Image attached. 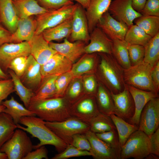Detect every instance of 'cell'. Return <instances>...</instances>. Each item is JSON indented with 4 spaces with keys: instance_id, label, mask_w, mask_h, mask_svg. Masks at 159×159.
Wrapping results in <instances>:
<instances>
[{
    "instance_id": "1",
    "label": "cell",
    "mask_w": 159,
    "mask_h": 159,
    "mask_svg": "<svg viewBox=\"0 0 159 159\" xmlns=\"http://www.w3.org/2000/svg\"><path fill=\"white\" fill-rule=\"evenodd\" d=\"M71 107L64 97L40 99L33 97L27 109L47 122H60L71 117Z\"/></svg>"
},
{
    "instance_id": "2",
    "label": "cell",
    "mask_w": 159,
    "mask_h": 159,
    "mask_svg": "<svg viewBox=\"0 0 159 159\" xmlns=\"http://www.w3.org/2000/svg\"><path fill=\"white\" fill-rule=\"evenodd\" d=\"M17 126V128L29 133L39 141V143L34 145V149L43 145H50L54 146L58 153H60L68 145L46 125L45 121L38 117H23Z\"/></svg>"
},
{
    "instance_id": "3",
    "label": "cell",
    "mask_w": 159,
    "mask_h": 159,
    "mask_svg": "<svg viewBox=\"0 0 159 159\" xmlns=\"http://www.w3.org/2000/svg\"><path fill=\"white\" fill-rule=\"evenodd\" d=\"M97 53L100 58L98 64V74L104 86L113 94L122 92L126 84L123 78L124 69L112 54Z\"/></svg>"
},
{
    "instance_id": "4",
    "label": "cell",
    "mask_w": 159,
    "mask_h": 159,
    "mask_svg": "<svg viewBox=\"0 0 159 159\" xmlns=\"http://www.w3.org/2000/svg\"><path fill=\"white\" fill-rule=\"evenodd\" d=\"M153 67L143 61L128 68L124 69L123 78L125 83L139 89L157 92L151 78Z\"/></svg>"
},
{
    "instance_id": "5",
    "label": "cell",
    "mask_w": 159,
    "mask_h": 159,
    "mask_svg": "<svg viewBox=\"0 0 159 159\" xmlns=\"http://www.w3.org/2000/svg\"><path fill=\"white\" fill-rule=\"evenodd\" d=\"M149 137L139 130L133 133L121 147L120 159L145 158L151 153Z\"/></svg>"
},
{
    "instance_id": "6",
    "label": "cell",
    "mask_w": 159,
    "mask_h": 159,
    "mask_svg": "<svg viewBox=\"0 0 159 159\" xmlns=\"http://www.w3.org/2000/svg\"><path fill=\"white\" fill-rule=\"evenodd\" d=\"M17 128L0 149V152L5 153L8 159H24L34 149V145L26 132Z\"/></svg>"
},
{
    "instance_id": "7",
    "label": "cell",
    "mask_w": 159,
    "mask_h": 159,
    "mask_svg": "<svg viewBox=\"0 0 159 159\" xmlns=\"http://www.w3.org/2000/svg\"><path fill=\"white\" fill-rule=\"evenodd\" d=\"M45 124L67 145L71 144L73 135L85 134L90 130L88 124L72 116L60 122L45 121Z\"/></svg>"
},
{
    "instance_id": "8",
    "label": "cell",
    "mask_w": 159,
    "mask_h": 159,
    "mask_svg": "<svg viewBox=\"0 0 159 159\" xmlns=\"http://www.w3.org/2000/svg\"><path fill=\"white\" fill-rule=\"evenodd\" d=\"M75 6L74 4L67 5L36 15L37 26L34 35L39 34L44 30L55 26L72 17Z\"/></svg>"
},
{
    "instance_id": "9",
    "label": "cell",
    "mask_w": 159,
    "mask_h": 159,
    "mask_svg": "<svg viewBox=\"0 0 159 159\" xmlns=\"http://www.w3.org/2000/svg\"><path fill=\"white\" fill-rule=\"evenodd\" d=\"M138 130L149 137L159 128V97L150 100L145 105L140 114Z\"/></svg>"
},
{
    "instance_id": "10",
    "label": "cell",
    "mask_w": 159,
    "mask_h": 159,
    "mask_svg": "<svg viewBox=\"0 0 159 159\" xmlns=\"http://www.w3.org/2000/svg\"><path fill=\"white\" fill-rule=\"evenodd\" d=\"M75 4L72 16L71 32L67 39L72 42L81 41L87 43L89 42L90 33L85 9L77 3Z\"/></svg>"
},
{
    "instance_id": "11",
    "label": "cell",
    "mask_w": 159,
    "mask_h": 159,
    "mask_svg": "<svg viewBox=\"0 0 159 159\" xmlns=\"http://www.w3.org/2000/svg\"><path fill=\"white\" fill-rule=\"evenodd\" d=\"M30 53V48L28 42L4 43L0 46V67L6 73L13 59L20 56L28 57Z\"/></svg>"
},
{
    "instance_id": "12",
    "label": "cell",
    "mask_w": 159,
    "mask_h": 159,
    "mask_svg": "<svg viewBox=\"0 0 159 159\" xmlns=\"http://www.w3.org/2000/svg\"><path fill=\"white\" fill-rule=\"evenodd\" d=\"M108 11L113 18L128 27L133 24L135 19L142 15L133 9L131 0H114L112 1Z\"/></svg>"
},
{
    "instance_id": "13",
    "label": "cell",
    "mask_w": 159,
    "mask_h": 159,
    "mask_svg": "<svg viewBox=\"0 0 159 159\" xmlns=\"http://www.w3.org/2000/svg\"><path fill=\"white\" fill-rule=\"evenodd\" d=\"M90 143V152L95 159H120V150L117 149L99 138L90 130L85 134Z\"/></svg>"
},
{
    "instance_id": "14",
    "label": "cell",
    "mask_w": 159,
    "mask_h": 159,
    "mask_svg": "<svg viewBox=\"0 0 159 159\" xmlns=\"http://www.w3.org/2000/svg\"><path fill=\"white\" fill-rule=\"evenodd\" d=\"M111 93L114 105V114L127 121L132 117L135 111L134 100L127 85L125 84L122 92Z\"/></svg>"
},
{
    "instance_id": "15",
    "label": "cell",
    "mask_w": 159,
    "mask_h": 159,
    "mask_svg": "<svg viewBox=\"0 0 159 159\" xmlns=\"http://www.w3.org/2000/svg\"><path fill=\"white\" fill-rule=\"evenodd\" d=\"M100 113L95 97L93 95L82 99L70 109L71 116L88 125L91 120Z\"/></svg>"
},
{
    "instance_id": "16",
    "label": "cell",
    "mask_w": 159,
    "mask_h": 159,
    "mask_svg": "<svg viewBox=\"0 0 159 159\" xmlns=\"http://www.w3.org/2000/svg\"><path fill=\"white\" fill-rule=\"evenodd\" d=\"M96 26L100 28L112 40H124L128 29L125 24L113 18L108 11L102 15Z\"/></svg>"
},
{
    "instance_id": "17",
    "label": "cell",
    "mask_w": 159,
    "mask_h": 159,
    "mask_svg": "<svg viewBox=\"0 0 159 159\" xmlns=\"http://www.w3.org/2000/svg\"><path fill=\"white\" fill-rule=\"evenodd\" d=\"M72 62L64 56L57 52L45 63L41 66L42 78L52 76H59L70 71Z\"/></svg>"
},
{
    "instance_id": "18",
    "label": "cell",
    "mask_w": 159,
    "mask_h": 159,
    "mask_svg": "<svg viewBox=\"0 0 159 159\" xmlns=\"http://www.w3.org/2000/svg\"><path fill=\"white\" fill-rule=\"evenodd\" d=\"M112 45V40L100 28L96 26L90 34L89 43L85 47V53L111 54Z\"/></svg>"
},
{
    "instance_id": "19",
    "label": "cell",
    "mask_w": 159,
    "mask_h": 159,
    "mask_svg": "<svg viewBox=\"0 0 159 159\" xmlns=\"http://www.w3.org/2000/svg\"><path fill=\"white\" fill-rule=\"evenodd\" d=\"M40 65L31 55L27 57L25 70L19 77L22 83L34 92L39 85L42 77L40 71Z\"/></svg>"
},
{
    "instance_id": "20",
    "label": "cell",
    "mask_w": 159,
    "mask_h": 159,
    "mask_svg": "<svg viewBox=\"0 0 159 159\" xmlns=\"http://www.w3.org/2000/svg\"><path fill=\"white\" fill-rule=\"evenodd\" d=\"M28 42L30 48V54L41 66L57 52L49 46L42 33L34 35Z\"/></svg>"
},
{
    "instance_id": "21",
    "label": "cell",
    "mask_w": 159,
    "mask_h": 159,
    "mask_svg": "<svg viewBox=\"0 0 159 159\" xmlns=\"http://www.w3.org/2000/svg\"><path fill=\"white\" fill-rule=\"evenodd\" d=\"M127 85L134 100L135 111L132 117L127 122L138 126L140 114L144 107L150 100L159 97V94L154 91H145Z\"/></svg>"
},
{
    "instance_id": "22",
    "label": "cell",
    "mask_w": 159,
    "mask_h": 159,
    "mask_svg": "<svg viewBox=\"0 0 159 159\" xmlns=\"http://www.w3.org/2000/svg\"><path fill=\"white\" fill-rule=\"evenodd\" d=\"M48 43L52 48L66 57L72 63L85 54V43L82 41L72 42L65 38L62 43H59L50 42Z\"/></svg>"
},
{
    "instance_id": "23",
    "label": "cell",
    "mask_w": 159,
    "mask_h": 159,
    "mask_svg": "<svg viewBox=\"0 0 159 159\" xmlns=\"http://www.w3.org/2000/svg\"><path fill=\"white\" fill-rule=\"evenodd\" d=\"M37 26V21L34 16L19 19L16 30L11 34L10 43L29 42L35 35Z\"/></svg>"
},
{
    "instance_id": "24",
    "label": "cell",
    "mask_w": 159,
    "mask_h": 159,
    "mask_svg": "<svg viewBox=\"0 0 159 159\" xmlns=\"http://www.w3.org/2000/svg\"><path fill=\"white\" fill-rule=\"evenodd\" d=\"M112 0H90L85 10L88 29L90 34L96 27L102 15L108 11Z\"/></svg>"
},
{
    "instance_id": "25",
    "label": "cell",
    "mask_w": 159,
    "mask_h": 159,
    "mask_svg": "<svg viewBox=\"0 0 159 159\" xmlns=\"http://www.w3.org/2000/svg\"><path fill=\"white\" fill-rule=\"evenodd\" d=\"M19 18L12 0H0V23L11 34L16 30Z\"/></svg>"
},
{
    "instance_id": "26",
    "label": "cell",
    "mask_w": 159,
    "mask_h": 159,
    "mask_svg": "<svg viewBox=\"0 0 159 159\" xmlns=\"http://www.w3.org/2000/svg\"><path fill=\"white\" fill-rule=\"evenodd\" d=\"M12 2L19 19L40 15L49 11L41 6L36 0H14Z\"/></svg>"
},
{
    "instance_id": "27",
    "label": "cell",
    "mask_w": 159,
    "mask_h": 159,
    "mask_svg": "<svg viewBox=\"0 0 159 159\" xmlns=\"http://www.w3.org/2000/svg\"><path fill=\"white\" fill-rule=\"evenodd\" d=\"M72 21V16L55 26L44 30L42 33L43 37L48 42L67 39L71 32Z\"/></svg>"
},
{
    "instance_id": "28",
    "label": "cell",
    "mask_w": 159,
    "mask_h": 159,
    "mask_svg": "<svg viewBox=\"0 0 159 159\" xmlns=\"http://www.w3.org/2000/svg\"><path fill=\"white\" fill-rule=\"evenodd\" d=\"M100 112L110 116L114 113V105L111 92L101 83H99L95 96Z\"/></svg>"
},
{
    "instance_id": "29",
    "label": "cell",
    "mask_w": 159,
    "mask_h": 159,
    "mask_svg": "<svg viewBox=\"0 0 159 159\" xmlns=\"http://www.w3.org/2000/svg\"><path fill=\"white\" fill-rule=\"evenodd\" d=\"M1 104L6 107L3 112L10 115L17 125L19 124L20 119L23 117L36 116L32 112L15 100L13 96L9 100L3 101Z\"/></svg>"
},
{
    "instance_id": "30",
    "label": "cell",
    "mask_w": 159,
    "mask_h": 159,
    "mask_svg": "<svg viewBox=\"0 0 159 159\" xmlns=\"http://www.w3.org/2000/svg\"><path fill=\"white\" fill-rule=\"evenodd\" d=\"M75 64L72 65L71 71L74 78L93 71L97 62V53L86 54Z\"/></svg>"
},
{
    "instance_id": "31",
    "label": "cell",
    "mask_w": 159,
    "mask_h": 159,
    "mask_svg": "<svg viewBox=\"0 0 159 159\" xmlns=\"http://www.w3.org/2000/svg\"><path fill=\"white\" fill-rule=\"evenodd\" d=\"M116 127L121 147L125 143L130 135L138 130V127L131 124L114 114L110 116Z\"/></svg>"
},
{
    "instance_id": "32",
    "label": "cell",
    "mask_w": 159,
    "mask_h": 159,
    "mask_svg": "<svg viewBox=\"0 0 159 159\" xmlns=\"http://www.w3.org/2000/svg\"><path fill=\"white\" fill-rule=\"evenodd\" d=\"M124 40H112L111 54L117 63L124 69L131 66L127 48Z\"/></svg>"
},
{
    "instance_id": "33",
    "label": "cell",
    "mask_w": 159,
    "mask_h": 159,
    "mask_svg": "<svg viewBox=\"0 0 159 159\" xmlns=\"http://www.w3.org/2000/svg\"><path fill=\"white\" fill-rule=\"evenodd\" d=\"M58 76L52 75L42 78L38 88L34 92L35 97L40 99L55 97L56 80Z\"/></svg>"
},
{
    "instance_id": "34",
    "label": "cell",
    "mask_w": 159,
    "mask_h": 159,
    "mask_svg": "<svg viewBox=\"0 0 159 159\" xmlns=\"http://www.w3.org/2000/svg\"><path fill=\"white\" fill-rule=\"evenodd\" d=\"M17 128V125L10 115L4 112H0V149Z\"/></svg>"
},
{
    "instance_id": "35",
    "label": "cell",
    "mask_w": 159,
    "mask_h": 159,
    "mask_svg": "<svg viewBox=\"0 0 159 159\" xmlns=\"http://www.w3.org/2000/svg\"><path fill=\"white\" fill-rule=\"evenodd\" d=\"M152 38L141 28L133 24L128 27L124 40L128 44H138L145 47Z\"/></svg>"
},
{
    "instance_id": "36",
    "label": "cell",
    "mask_w": 159,
    "mask_h": 159,
    "mask_svg": "<svg viewBox=\"0 0 159 159\" xmlns=\"http://www.w3.org/2000/svg\"><path fill=\"white\" fill-rule=\"evenodd\" d=\"M89 125L90 130L95 133L116 130L110 117L100 112L91 120Z\"/></svg>"
},
{
    "instance_id": "37",
    "label": "cell",
    "mask_w": 159,
    "mask_h": 159,
    "mask_svg": "<svg viewBox=\"0 0 159 159\" xmlns=\"http://www.w3.org/2000/svg\"><path fill=\"white\" fill-rule=\"evenodd\" d=\"M133 22L152 37L159 33V16L142 15Z\"/></svg>"
},
{
    "instance_id": "38",
    "label": "cell",
    "mask_w": 159,
    "mask_h": 159,
    "mask_svg": "<svg viewBox=\"0 0 159 159\" xmlns=\"http://www.w3.org/2000/svg\"><path fill=\"white\" fill-rule=\"evenodd\" d=\"M7 72L13 81L15 92L27 108L32 98L34 95V92L24 85L12 70L9 69Z\"/></svg>"
},
{
    "instance_id": "39",
    "label": "cell",
    "mask_w": 159,
    "mask_h": 159,
    "mask_svg": "<svg viewBox=\"0 0 159 159\" xmlns=\"http://www.w3.org/2000/svg\"><path fill=\"white\" fill-rule=\"evenodd\" d=\"M144 47L143 61L153 66L159 61V33L152 37Z\"/></svg>"
},
{
    "instance_id": "40",
    "label": "cell",
    "mask_w": 159,
    "mask_h": 159,
    "mask_svg": "<svg viewBox=\"0 0 159 159\" xmlns=\"http://www.w3.org/2000/svg\"><path fill=\"white\" fill-rule=\"evenodd\" d=\"M74 78L71 70L58 76L55 82L56 92L55 97H64L68 85Z\"/></svg>"
},
{
    "instance_id": "41",
    "label": "cell",
    "mask_w": 159,
    "mask_h": 159,
    "mask_svg": "<svg viewBox=\"0 0 159 159\" xmlns=\"http://www.w3.org/2000/svg\"><path fill=\"white\" fill-rule=\"evenodd\" d=\"M89 151L81 150L76 148L71 144L68 145L62 152L58 153L52 157L51 159H66L74 157L83 156H92Z\"/></svg>"
},
{
    "instance_id": "42",
    "label": "cell",
    "mask_w": 159,
    "mask_h": 159,
    "mask_svg": "<svg viewBox=\"0 0 159 159\" xmlns=\"http://www.w3.org/2000/svg\"><path fill=\"white\" fill-rule=\"evenodd\" d=\"M127 48L131 66L136 65L143 61L145 54L144 46L127 44Z\"/></svg>"
},
{
    "instance_id": "43",
    "label": "cell",
    "mask_w": 159,
    "mask_h": 159,
    "mask_svg": "<svg viewBox=\"0 0 159 159\" xmlns=\"http://www.w3.org/2000/svg\"><path fill=\"white\" fill-rule=\"evenodd\" d=\"M95 134L99 138L104 142L117 149L121 150V147L116 130Z\"/></svg>"
},
{
    "instance_id": "44",
    "label": "cell",
    "mask_w": 159,
    "mask_h": 159,
    "mask_svg": "<svg viewBox=\"0 0 159 159\" xmlns=\"http://www.w3.org/2000/svg\"><path fill=\"white\" fill-rule=\"evenodd\" d=\"M42 7L49 10H56L74 3L71 0H36Z\"/></svg>"
},
{
    "instance_id": "45",
    "label": "cell",
    "mask_w": 159,
    "mask_h": 159,
    "mask_svg": "<svg viewBox=\"0 0 159 159\" xmlns=\"http://www.w3.org/2000/svg\"><path fill=\"white\" fill-rule=\"evenodd\" d=\"M71 145L78 149L90 152L91 146L85 134L78 133L73 135Z\"/></svg>"
},
{
    "instance_id": "46",
    "label": "cell",
    "mask_w": 159,
    "mask_h": 159,
    "mask_svg": "<svg viewBox=\"0 0 159 159\" xmlns=\"http://www.w3.org/2000/svg\"><path fill=\"white\" fill-rule=\"evenodd\" d=\"M28 57H17L13 59L10 64L9 69L12 70L19 77L21 76L25 70Z\"/></svg>"
},
{
    "instance_id": "47",
    "label": "cell",
    "mask_w": 159,
    "mask_h": 159,
    "mask_svg": "<svg viewBox=\"0 0 159 159\" xmlns=\"http://www.w3.org/2000/svg\"><path fill=\"white\" fill-rule=\"evenodd\" d=\"M15 92L11 78L0 80V105L11 93Z\"/></svg>"
},
{
    "instance_id": "48",
    "label": "cell",
    "mask_w": 159,
    "mask_h": 159,
    "mask_svg": "<svg viewBox=\"0 0 159 159\" xmlns=\"http://www.w3.org/2000/svg\"><path fill=\"white\" fill-rule=\"evenodd\" d=\"M140 13L142 15L159 16V0H147Z\"/></svg>"
},
{
    "instance_id": "49",
    "label": "cell",
    "mask_w": 159,
    "mask_h": 159,
    "mask_svg": "<svg viewBox=\"0 0 159 159\" xmlns=\"http://www.w3.org/2000/svg\"><path fill=\"white\" fill-rule=\"evenodd\" d=\"M82 93L80 82L79 81L74 82L67 92V97L71 102L76 100L79 97Z\"/></svg>"
},
{
    "instance_id": "50",
    "label": "cell",
    "mask_w": 159,
    "mask_h": 159,
    "mask_svg": "<svg viewBox=\"0 0 159 159\" xmlns=\"http://www.w3.org/2000/svg\"><path fill=\"white\" fill-rule=\"evenodd\" d=\"M84 84L86 92L89 95L95 96L98 87L95 77L93 75L87 77L84 80Z\"/></svg>"
},
{
    "instance_id": "51",
    "label": "cell",
    "mask_w": 159,
    "mask_h": 159,
    "mask_svg": "<svg viewBox=\"0 0 159 159\" xmlns=\"http://www.w3.org/2000/svg\"><path fill=\"white\" fill-rule=\"evenodd\" d=\"M48 151L45 145L42 146L34 151H32L24 159H48Z\"/></svg>"
},
{
    "instance_id": "52",
    "label": "cell",
    "mask_w": 159,
    "mask_h": 159,
    "mask_svg": "<svg viewBox=\"0 0 159 159\" xmlns=\"http://www.w3.org/2000/svg\"><path fill=\"white\" fill-rule=\"evenodd\" d=\"M151 153L159 156V128L150 137Z\"/></svg>"
},
{
    "instance_id": "53",
    "label": "cell",
    "mask_w": 159,
    "mask_h": 159,
    "mask_svg": "<svg viewBox=\"0 0 159 159\" xmlns=\"http://www.w3.org/2000/svg\"><path fill=\"white\" fill-rule=\"evenodd\" d=\"M151 78L156 92H159V61L153 67L151 71Z\"/></svg>"
},
{
    "instance_id": "54",
    "label": "cell",
    "mask_w": 159,
    "mask_h": 159,
    "mask_svg": "<svg viewBox=\"0 0 159 159\" xmlns=\"http://www.w3.org/2000/svg\"><path fill=\"white\" fill-rule=\"evenodd\" d=\"M11 33L0 23V46L3 44L10 42Z\"/></svg>"
},
{
    "instance_id": "55",
    "label": "cell",
    "mask_w": 159,
    "mask_h": 159,
    "mask_svg": "<svg viewBox=\"0 0 159 159\" xmlns=\"http://www.w3.org/2000/svg\"><path fill=\"white\" fill-rule=\"evenodd\" d=\"M132 6L136 11L140 13L144 8L147 0H131Z\"/></svg>"
},
{
    "instance_id": "56",
    "label": "cell",
    "mask_w": 159,
    "mask_h": 159,
    "mask_svg": "<svg viewBox=\"0 0 159 159\" xmlns=\"http://www.w3.org/2000/svg\"><path fill=\"white\" fill-rule=\"evenodd\" d=\"M72 1H75L77 2V3L81 5L85 9L87 7L90 0H71Z\"/></svg>"
},
{
    "instance_id": "57",
    "label": "cell",
    "mask_w": 159,
    "mask_h": 159,
    "mask_svg": "<svg viewBox=\"0 0 159 159\" xmlns=\"http://www.w3.org/2000/svg\"><path fill=\"white\" fill-rule=\"evenodd\" d=\"M9 78L8 74L5 72L0 67V80L6 79Z\"/></svg>"
},
{
    "instance_id": "58",
    "label": "cell",
    "mask_w": 159,
    "mask_h": 159,
    "mask_svg": "<svg viewBox=\"0 0 159 159\" xmlns=\"http://www.w3.org/2000/svg\"><path fill=\"white\" fill-rule=\"evenodd\" d=\"M158 156L152 153L149 154L145 158L147 159H158L159 158Z\"/></svg>"
},
{
    "instance_id": "59",
    "label": "cell",
    "mask_w": 159,
    "mask_h": 159,
    "mask_svg": "<svg viewBox=\"0 0 159 159\" xmlns=\"http://www.w3.org/2000/svg\"><path fill=\"white\" fill-rule=\"evenodd\" d=\"M6 155L4 153L0 152V159H7Z\"/></svg>"
},
{
    "instance_id": "60",
    "label": "cell",
    "mask_w": 159,
    "mask_h": 159,
    "mask_svg": "<svg viewBox=\"0 0 159 159\" xmlns=\"http://www.w3.org/2000/svg\"><path fill=\"white\" fill-rule=\"evenodd\" d=\"M5 107L3 105H0V112H3L5 108Z\"/></svg>"
},
{
    "instance_id": "61",
    "label": "cell",
    "mask_w": 159,
    "mask_h": 159,
    "mask_svg": "<svg viewBox=\"0 0 159 159\" xmlns=\"http://www.w3.org/2000/svg\"><path fill=\"white\" fill-rule=\"evenodd\" d=\"M12 1H13V0H12Z\"/></svg>"
}]
</instances>
